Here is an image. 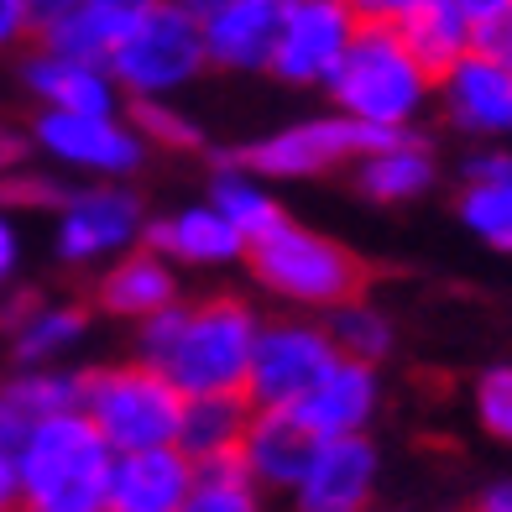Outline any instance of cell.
I'll use <instances>...</instances> for the list:
<instances>
[{"label": "cell", "mask_w": 512, "mask_h": 512, "mask_svg": "<svg viewBox=\"0 0 512 512\" xmlns=\"http://www.w3.org/2000/svg\"><path fill=\"white\" fill-rule=\"evenodd\" d=\"M476 418L492 439L512 445V366H486L476 377Z\"/></svg>", "instance_id": "d6a6232c"}, {"label": "cell", "mask_w": 512, "mask_h": 512, "mask_svg": "<svg viewBox=\"0 0 512 512\" xmlns=\"http://www.w3.org/2000/svg\"><path fill=\"white\" fill-rule=\"evenodd\" d=\"M183 512H267V497L251 486V476L241 471V460L225 455V460L194 465V486H189Z\"/></svg>", "instance_id": "83f0119b"}, {"label": "cell", "mask_w": 512, "mask_h": 512, "mask_svg": "<svg viewBox=\"0 0 512 512\" xmlns=\"http://www.w3.org/2000/svg\"><path fill=\"white\" fill-rule=\"evenodd\" d=\"M314 450H319V439L298 424V413L251 408L246 434H241V445H236V460H241V471L251 476V486H256L262 497H267V492L288 497L293 486L304 481Z\"/></svg>", "instance_id": "9a60e30c"}, {"label": "cell", "mask_w": 512, "mask_h": 512, "mask_svg": "<svg viewBox=\"0 0 512 512\" xmlns=\"http://www.w3.org/2000/svg\"><path fill=\"white\" fill-rule=\"evenodd\" d=\"M147 236V204L126 183H89L68 189L53 215V251L63 267H95L136 251Z\"/></svg>", "instance_id": "9c48e42d"}, {"label": "cell", "mask_w": 512, "mask_h": 512, "mask_svg": "<svg viewBox=\"0 0 512 512\" xmlns=\"http://www.w3.org/2000/svg\"><path fill=\"white\" fill-rule=\"evenodd\" d=\"M246 398H194L183 403V418H178V455L189 465H204V460H225L236 455L241 434H246Z\"/></svg>", "instance_id": "4316f807"}, {"label": "cell", "mask_w": 512, "mask_h": 512, "mask_svg": "<svg viewBox=\"0 0 512 512\" xmlns=\"http://www.w3.org/2000/svg\"><path fill=\"white\" fill-rule=\"evenodd\" d=\"M27 418L11 408V398L0 392V512H16L21 492H16V455H21V439H27Z\"/></svg>", "instance_id": "e575fe53"}, {"label": "cell", "mask_w": 512, "mask_h": 512, "mask_svg": "<svg viewBox=\"0 0 512 512\" xmlns=\"http://www.w3.org/2000/svg\"><path fill=\"white\" fill-rule=\"evenodd\" d=\"M121 95L131 100H168L183 84L204 74V42L194 6H147L136 32L105 63Z\"/></svg>", "instance_id": "8992f818"}, {"label": "cell", "mask_w": 512, "mask_h": 512, "mask_svg": "<svg viewBox=\"0 0 512 512\" xmlns=\"http://www.w3.org/2000/svg\"><path fill=\"white\" fill-rule=\"evenodd\" d=\"M319 330H324V340H330L335 361L371 366V371H377V366L392 356V345H398V324L387 319V309L371 304L366 293H356V298H345V304H335L330 314L319 319Z\"/></svg>", "instance_id": "484cf974"}, {"label": "cell", "mask_w": 512, "mask_h": 512, "mask_svg": "<svg viewBox=\"0 0 512 512\" xmlns=\"http://www.w3.org/2000/svg\"><path fill=\"white\" fill-rule=\"evenodd\" d=\"M142 246L152 256H162L168 267H230V262H246V241L209 204H189V209H173V215L147 220Z\"/></svg>", "instance_id": "44dd1931"}, {"label": "cell", "mask_w": 512, "mask_h": 512, "mask_svg": "<svg viewBox=\"0 0 512 512\" xmlns=\"http://www.w3.org/2000/svg\"><path fill=\"white\" fill-rule=\"evenodd\" d=\"M152 0H42L32 6V37L37 53L110 63L115 48L136 32Z\"/></svg>", "instance_id": "7c38bea8"}, {"label": "cell", "mask_w": 512, "mask_h": 512, "mask_svg": "<svg viewBox=\"0 0 512 512\" xmlns=\"http://www.w3.org/2000/svg\"><path fill=\"white\" fill-rule=\"evenodd\" d=\"M68 199V183L48 178V173H11V178H0V209L6 215H21V209H53L58 215V204Z\"/></svg>", "instance_id": "836d02e7"}, {"label": "cell", "mask_w": 512, "mask_h": 512, "mask_svg": "<svg viewBox=\"0 0 512 512\" xmlns=\"http://www.w3.org/2000/svg\"><path fill=\"white\" fill-rule=\"evenodd\" d=\"M173 304H178V272L162 262V256H152L147 246L115 256L100 272V309L115 314V319L142 324V319L173 309Z\"/></svg>", "instance_id": "7402d4cb"}, {"label": "cell", "mask_w": 512, "mask_h": 512, "mask_svg": "<svg viewBox=\"0 0 512 512\" xmlns=\"http://www.w3.org/2000/svg\"><path fill=\"white\" fill-rule=\"evenodd\" d=\"M246 267L267 293H277L283 304L314 309V314H330L335 304H345V298H356L366 288V267L351 246L319 236L309 225H293V220H283L272 236L246 246Z\"/></svg>", "instance_id": "5b68a950"}, {"label": "cell", "mask_w": 512, "mask_h": 512, "mask_svg": "<svg viewBox=\"0 0 512 512\" xmlns=\"http://www.w3.org/2000/svg\"><path fill=\"white\" fill-rule=\"evenodd\" d=\"M21 79H27L32 100L48 115H121V89H115L105 63L32 53Z\"/></svg>", "instance_id": "ffe728a7"}, {"label": "cell", "mask_w": 512, "mask_h": 512, "mask_svg": "<svg viewBox=\"0 0 512 512\" xmlns=\"http://www.w3.org/2000/svg\"><path fill=\"white\" fill-rule=\"evenodd\" d=\"M189 486H194V465L178 450L115 455L100 512H183Z\"/></svg>", "instance_id": "d6986e66"}, {"label": "cell", "mask_w": 512, "mask_h": 512, "mask_svg": "<svg viewBox=\"0 0 512 512\" xmlns=\"http://www.w3.org/2000/svg\"><path fill=\"white\" fill-rule=\"evenodd\" d=\"M324 89L335 100V115L366 131H413V121L434 105V79L413 63L398 32L366 6H356L351 48H345L340 68Z\"/></svg>", "instance_id": "7a4b0ae2"}, {"label": "cell", "mask_w": 512, "mask_h": 512, "mask_svg": "<svg viewBox=\"0 0 512 512\" xmlns=\"http://www.w3.org/2000/svg\"><path fill=\"white\" fill-rule=\"evenodd\" d=\"M460 220L471 225V236L486 246L512 251V189L502 183H465L460 189Z\"/></svg>", "instance_id": "4dcf8cb0"}, {"label": "cell", "mask_w": 512, "mask_h": 512, "mask_svg": "<svg viewBox=\"0 0 512 512\" xmlns=\"http://www.w3.org/2000/svg\"><path fill=\"white\" fill-rule=\"evenodd\" d=\"M16 512H27V507H16Z\"/></svg>", "instance_id": "60d3db41"}, {"label": "cell", "mask_w": 512, "mask_h": 512, "mask_svg": "<svg viewBox=\"0 0 512 512\" xmlns=\"http://www.w3.org/2000/svg\"><path fill=\"white\" fill-rule=\"evenodd\" d=\"M204 68H236V74H262L272 58L277 32V0H204L194 6Z\"/></svg>", "instance_id": "2e32d148"}, {"label": "cell", "mask_w": 512, "mask_h": 512, "mask_svg": "<svg viewBox=\"0 0 512 512\" xmlns=\"http://www.w3.org/2000/svg\"><path fill=\"white\" fill-rule=\"evenodd\" d=\"M330 366H335V351H330V340H324L319 319H309V314L262 319L256 345H251V366H246L241 398H246V408H283V413H293Z\"/></svg>", "instance_id": "ba28073f"}, {"label": "cell", "mask_w": 512, "mask_h": 512, "mask_svg": "<svg viewBox=\"0 0 512 512\" xmlns=\"http://www.w3.org/2000/svg\"><path fill=\"white\" fill-rule=\"evenodd\" d=\"M465 512H512V476H502V481H492L486 492L465 507Z\"/></svg>", "instance_id": "ab89813d"}, {"label": "cell", "mask_w": 512, "mask_h": 512, "mask_svg": "<svg viewBox=\"0 0 512 512\" xmlns=\"http://www.w3.org/2000/svg\"><path fill=\"white\" fill-rule=\"evenodd\" d=\"M382 476V450L371 445V434L356 439H319L304 481L288 492L293 512H371Z\"/></svg>", "instance_id": "4fadbf2b"}, {"label": "cell", "mask_w": 512, "mask_h": 512, "mask_svg": "<svg viewBox=\"0 0 512 512\" xmlns=\"http://www.w3.org/2000/svg\"><path fill=\"white\" fill-rule=\"evenodd\" d=\"M366 11L398 32V42L429 79H439L460 58H471L476 0H387V6H366Z\"/></svg>", "instance_id": "5bb4252c"}, {"label": "cell", "mask_w": 512, "mask_h": 512, "mask_svg": "<svg viewBox=\"0 0 512 512\" xmlns=\"http://www.w3.org/2000/svg\"><path fill=\"white\" fill-rule=\"evenodd\" d=\"M434 105L465 136H512V68L486 58H460L434 79Z\"/></svg>", "instance_id": "e0dca14e"}, {"label": "cell", "mask_w": 512, "mask_h": 512, "mask_svg": "<svg viewBox=\"0 0 512 512\" xmlns=\"http://www.w3.org/2000/svg\"><path fill=\"white\" fill-rule=\"evenodd\" d=\"M356 183L377 204H408L434 189V152L424 147V136L403 131L398 142H387L356 162Z\"/></svg>", "instance_id": "d4e9b609"}, {"label": "cell", "mask_w": 512, "mask_h": 512, "mask_svg": "<svg viewBox=\"0 0 512 512\" xmlns=\"http://www.w3.org/2000/svg\"><path fill=\"white\" fill-rule=\"evenodd\" d=\"M377 408H382V377L377 371L335 361L293 413H298V424H304L314 439H356V434L371 429Z\"/></svg>", "instance_id": "ac0fdd59"}, {"label": "cell", "mask_w": 512, "mask_h": 512, "mask_svg": "<svg viewBox=\"0 0 512 512\" xmlns=\"http://www.w3.org/2000/svg\"><path fill=\"white\" fill-rule=\"evenodd\" d=\"M27 136H32V152L53 157L74 173L105 178V183L131 178L147 157V147L136 142V131L121 115H48V110H37Z\"/></svg>", "instance_id": "8fae6325"}, {"label": "cell", "mask_w": 512, "mask_h": 512, "mask_svg": "<svg viewBox=\"0 0 512 512\" xmlns=\"http://www.w3.org/2000/svg\"><path fill=\"white\" fill-rule=\"evenodd\" d=\"M465 183H502V189H512V147H481L476 157H465Z\"/></svg>", "instance_id": "d590c367"}, {"label": "cell", "mask_w": 512, "mask_h": 512, "mask_svg": "<svg viewBox=\"0 0 512 512\" xmlns=\"http://www.w3.org/2000/svg\"><path fill=\"white\" fill-rule=\"evenodd\" d=\"M356 32V6L345 0H277V32L267 68L283 84H330Z\"/></svg>", "instance_id": "30bf717a"}, {"label": "cell", "mask_w": 512, "mask_h": 512, "mask_svg": "<svg viewBox=\"0 0 512 512\" xmlns=\"http://www.w3.org/2000/svg\"><path fill=\"white\" fill-rule=\"evenodd\" d=\"M84 335H89V304L37 298V309L11 330V356L21 361V371H42V366H58L68 351H79Z\"/></svg>", "instance_id": "cb8c5ba5"}, {"label": "cell", "mask_w": 512, "mask_h": 512, "mask_svg": "<svg viewBox=\"0 0 512 512\" xmlns=\"http://www.w3.org/2000/svg\"><path fill=\"white\" fill-rule=\"evenodd\" d=\"M16 272H21V225L16 215L0 209V288H11Z\"/></svg>", "instance_id": "74e56055"}, {"label": "cell", "mask_w": 512, "mask_h": 512, "mask_svg": "<svg viewBox=\"0 0 512 512\" xmlns=\"http://www.w3.org/2000/svg\"><path fill=\"white\" fill-rule=\"evenodd\" d=\"M27 162H32V136L21 126H11V121H0V178L21 173Z\"/></svg>", "instance_id": "8d00e7d4"}, {"label": "cell", "mask_w": 512, "mask_h": 512, "mask_svg": "<svg viewBox=\"0 0 512 512\" xmlns=\"http://www.w3.org/2000/svg\"><path fill=\"white\" fill-rule=\"evenodd\" d=\"M471 53L497 68H512V0H476Z\"/></svg>", "instance_id": "1f68e13d"}, {"label": "cell", "mask_w": 512, "mask_h": 512, "mask_svg": "<svg viewBox=\"0 0 512 512\" xmlns=\"http://www.w3.org/2000/svg\"><path fill=\"white\" fill-rule=\"evenodd\" d=\"M126 126L136 131V142H142V147H168V152H194V147H204L199 121H194V115H183L173 100H136V110H131Z\"/></svg>", "instance_id": "f546056e"}, {"label": "cell", "mask_w": 512, "mask_h": 512, "mask_svg": "<svg viewBox=\"0 0 512 512\" xmlns=\"http://www.w3.org/2000/svg\"><path fill=\"white\" fill-rule=\"evenodd\" d=\"M262 314L241 298L173 304L136 324V366H152L183 403L241 398Z\"/></svg>", "instance_id": "6da1fadb"}, {"label": "cell", "mask_w": 512, "mask_h": 512, "mask_svg": "<svg viewBox=\"0 0 512 512\" xmlns=\"http://www.w3.org/2000/svg\"><path fill=\"white\" fill-rule=\"evenodd\" d=\"M403 131H366L345 115H309V121H293L283 131L262 136L236 152V162L246 173H256L262 183H283V178H319L345 162H361L366 152H377L387 142H398Z\"/></svg>", "instance_id": "52a82bcc"}, {"label": "cell", "mask_w": 512, "mask_h": 512, "mask_svg": "<svg viewBox=\"0 0 512 512\" xmlns=\"http://www.w3.org/2000/svg\"><path fill=\"white\" fill-rule=\"evenodd\" d=\"M204 204L215 209V215L236 230L246 246H256L262 236H272V230L288 220L283 204H277V194H272L256 173H246L236 157H225L220 168L209 173V199H204Z\"/></svg>", "instance_id": "603a6c76"}, {"label": "cell", "mask_w": 512, "mask_h": 512, "mask_svg": "<svg viewBox=\"0 0 512 512\" xmlns=\"http://www.w3.org/2000/svg\"><path fill=\"white\" fill-rule=\"evenodd\" d=\"M21 37H32V6L27 0H0V53L16 48Z\"/></svg>", "instance_id": "f35d334b"}, {"label": "cell", "mask_w": 512, "mask_h": 512, "mask_svg": "<svg viewBox=\"0 0 512 512\" xmlns=\"http://www.w3.org/2000/svg\"><path fill=\"white\" fill-rule=\"evenodd\" d=\"M110 445L84 413H58L27 429L16 455V492L27 512H100L110 481Z\"/></svg>", "instance_id": "3957f363"}, {"label": "cell", "mask_w": 512, "mask_h": 512, "mask_svg": "<svg viewBox=\"0 0 512 512\" xmlns=\"http://www.w3.org/2000/svg\"><path fill=\"white\" fill-rule=\"evenodd\" d=\"M0 392H6L11 408L27 424H42V418H58V413H79V371H63V366L21 371V377L0 382Z\"/></svg>", "instance_id": "f1b7e54d"}, {"label": "cell", "mask_w": 512, "mask_h": 512, "mask_svg": "<svg viewBox=\"0 0 512 512\" xmlns=\"http://www.w3.org/2000/svg\"><path fill=\"white\" fill-rule=\"evenodd\" d=\"M79 413L89 418L110 455H136V450H173L178 445V418L183 398L157 377L152 366H95L79 371Z\"/></svg>", "instance_id": "277c9868"}]
</instances>
